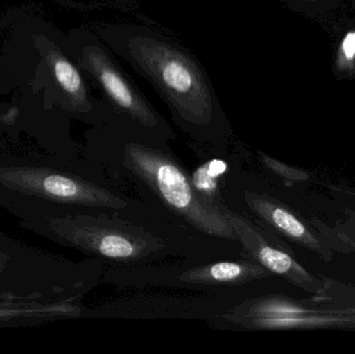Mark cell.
Listing matches in <instances>:
<instances>
[{
	"label": "cell",
	"instance_id": "6da1fadb",
	"mask_svg": "<svg viewBox=\"0 0 355 354\" xmlns=\"http://www.w3.org/2000/svg\"><path fill=\"white\" fill-rule=\"evenodd\" d=\"M95 31L116 56L149 81L182 127L212 136L229 129L210 77L176 39L137 23H102Z\"/></svg>",
	"mask_w": 355,
	"mask_h": 354
},
{
	"label": "cell",
	"instance_id": "52a82bcc",
	"mask_svg": "<svg viewBox=\"0 0 355 354\" xmlns=\"http://www.w3.org/2000/svg\"><path fill=\"white\" fill-rule=\"evenodd\" d=\"M227 170L225 162L218 160L206 162L194 170L190 182L198 197L212 207L216 208L219 202L218 183L221 175Z\"/></svg>",
	"mask_w": 355,
	"mask_h": 354
},
{
	"label": "cell",
	"instance_id": "3957f363",
	"mask_svg": "<svg viewBox=\"0 0 355 354\" xmlns=\"http://www.w3.org/2000/svg\"><path fill=\"white\" fill-rule=\"evenodd\" d=\"M123 152L129 170L172 211L202 232L235 240L225 215L198 197L187 175L168 154L139 141H125Z\"/></svg>",
	"mask_w": 355,
	"mask_h": 354
},
{
	"label": "cell",
	"instance_id": "ba28073f",
	"mask_svg": "<svg viewBox=\"0 0 355 354\" xmlns=\"http://www.w3.org/2000/svg\"><path fill=\"white\" fill-rule=\"evenodd\" d=\"M355 60V33L346 35L339 52L340 68L348 69Z\"/></svg>",
	"mask_w": 355,
	"mask_h": 354
},
{
	"label": "cell",
	"instance_id": "7a4b0ae2",
	"mask_svg": "<svg viewBox=\"0 0 355 354\" xmlns=\"http://www.w3.org/2000/svg\"><path fill=\"white\" fill-rule=\"evenodd\" d=\"M71 43L76 64L100 91L101 101L118 122L126 123L149 134L172 136L170 126L96 31L75 35Z\"/></svg>",
	"mask_w": 355,
	"mask_h": 354
},
{
	"label": "cell",
	"instance_id": "8992f818",
	"mask_svg": "<svg viewBox=\"0 0 355 354\" xmlns=\"http://www.w3.org/2000/svg\"><path fill=\"white\" fill-rule=\"evenodd\" d=\"M270 276L256 261L218 262L192 268L179 276L182 282L200 285H239Z\"/></svg>",
	"mask_w": 355,
	"mask_h": 354
},
{
	"label": "cell",
	"instance_id": "277c9868",
	"mask_svg": "<svg viewBox=\"0 0 355 354\" xmlns=\"http://www.w3.org/2000/svg\"><path fill=\"white\" fill-rule=\"evenodd\" d=\"M216 208L231 224L236 240L241 243L246 257L254 260L269 272L284 276L293 284L311 290L313 278L310 274L287 253L272 247L265 239L260 229L257 228L248 218L235 213L221 203Z\"/></svg>",
	"mask_w": 355,
	"mask_h": 354
},
{
	"label": "cell",
	"instance_id": "5b68a950",
	"mask_svg": "<svg viewBox=\"0 0 355 354\" xmlns=\"http://www.w3.org/2000/svg\"><path fill=\"white\" fill-rule=\"evenodd\" d=\"M248 207L261 220L279 231L286 238L309 249H318L319 243L306 226L287 208L275 200L254 193L244 195Z\"/></svg>",
	"mask_w": 355,
	"mask_h": 354
}]
</instances>
